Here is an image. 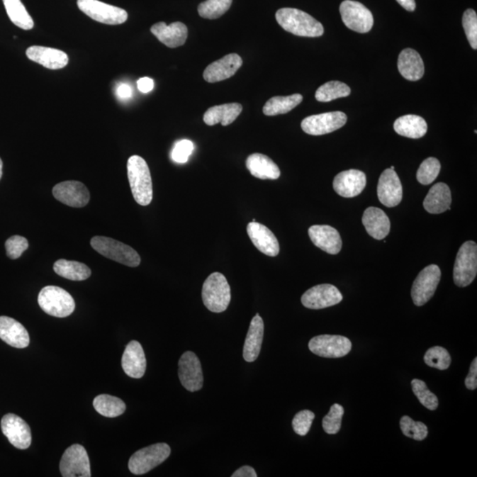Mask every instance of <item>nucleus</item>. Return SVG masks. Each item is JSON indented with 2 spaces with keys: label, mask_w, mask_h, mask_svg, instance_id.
<instances>
[{
  "label": "nucleus",
  "mask_w": 477,
  "mask_h": 477,
  "mask_svg": "<svg viewBox=\"0 0 477 477\" xmlns=\"http://www.w3.org/2000/svg\"><path fill=\"white\" fill-rule=\"evenodd\" d=\"M278 23L298 37L318 38L324 34V27L310 14L296 9H281L276 13Z\"/></svg>",
  "instance_id": "1"
},
{
  "label": "nucleus",
  "mask_w": 477,
  "mask_h": 477,
  "mask_svg": "<svg viewBox=\"0 0 477 477\" xmlns=\"http://www.w3.org/2000/svg\"><path fill=\"white\" fill-rule=\"evenodd\" d=\"M128 177L135 202L149 206L153 198L152 175L146 161L140 156H132L128 161Z\"/></svg>",
  "instance_id": "2"
},
{
  "label": "nucleus",
  "mask_w": 477,
  "mask_h": 477,
  "mask_svg": "<svg viewBox=\"0 0 477 477\" xmlns=\"http://www.w3.org/2000/svg\"><path fill=\"white\" fill-rule=\"evenodd\" d=\"M202 298L208 310L214 313L227 310L231 301V288L227 278L220 272L211 274L203 283Z\"/></svg>",
  "instance_id": "3"
},
{
  "label": "nucleus",
  "mask_w": 477,
  "mask_h": 477,
  "mask_svg": "<svg viewBox=\"0 0 477 477\" xmlns=\"http://www.w3.org/2000/svg\"><path fill=\"white\" fill-rule=\"evenodd\" d=\"M91 245L102 256L128 267H138L141 264V257L133 247L116 240L95 236L91 240Z\"/></svg>",
  "instance_id": "4"
},
{
  "label": "nucleus",
  "mask_w": 477,
  "mask_h": 477,
  "mask_svg": "<svg viewBox=\"0 0 477 477\" xmlns=\"http://www.w3.org/2000/svg\"><path fill=\"white\" fill-rule=\"evenodd\" d=\"M38 301L43 311L55 318H67L75 310L73 297L59 286H45L39 293Z\"/></svg>",
  "instance_id": "5"
},
{
  "label": "nucleus",
  "mask_w": 477,
  "mask_h": 477,
  "mask_svg": "<svg viewBox=\"0 0 477 477\" xmlns=\"http://www.w3.org/2000/svg\"><path fill=\"white\" fill-rule=\"evenodd\" d=\"M170 454L171 448L164 443H157L142 448L129 459V471L134 475H145L163 464Z\"/></svg>",
  "instance_id": "6"
},
{
  "label": "nucleus",
  "mask_w": 477,
  "mask_h": 477,
  "mask_svg": "<svg viewBox=\"0 0 477 477\" xmlns=\"http://www.w3.org/2000/svg\"><path fill=\"white\" fill-rule=\"evenodd\" d=\"M477 274V245L467 242L461 247L454 268L455 285L466 288L471 284Z\"/></svg>",
  "instance_id": "7"
},
{
  "label": "nucleus",
  "mask_w": 477,
  "mask_h": 477,
  "mask_svg": "<svg viewBox=\"0 0 477 477\" xmlns=\"http://www.w3.org/2000/svg\"><path fill=\"white\" fill-rule=\"evenodd\" d=\"M77 6L86 16L103 24L120 25L128 20L127 11L99 0H77Z\"/></svg>",
  "instance_id": "8"
},
{
  "label": "nucleus",
  "mask_w": 477,
  "mask_h": 477,
  "mask_svg": "<svg viewBox=\"0 0 477 477\" xmlns=\"http://www.w3.org/2000/svg\"><path fill=\"white\" fill-rule=\"evenodd\" d=\"M60 471L63 477H91V464L85 448L79 444L68 447L61 458Z\"/></svg>",
  "instance_id": "9"
},
{
  "label": "nucleus",
  "mask_w": 477,
  "mask_h": 477,
  "mask_svg": "<svg viewBox=\"0 0 477 477\" xmlns=\"http://www.w3.org/2000/svg\"><path fill=\"white\" fill-rule=\"evenodd\" d=\"M339 12L344 24L358 33H367L374 24L372 13L360 2L345 0L339 6Z\"/></svg>",
  "instance_id": "10"
},
{
  "label": "nucleus",
  "mask_w": 477,
  "mask_h": 477,
  "mask_svg": "<svg viewBox=\"0 0 477 477\" xmlns=\"http://www.w3.org/2000/svg\"><path fill=\"white\" fill-rule=\"evenodd\" d=\"M441 279V271L436 264L429 265L420 272L412 286L411 296L415 305L422 306L432 298Z\"/></svg>",
  "instance_id": "11"
},
{
  "label": "nucleus",
  "mask_w": 477,
  "mask_h": 477,
  "mask_svg": "<svg viewBox=\"0 0 477 477\" xmlns=\"http://www.w3.org/2000/svg\"><path fill=\"white\" fill-rule=\"evenodd\" d=\"M308 349L320 357L340 358L349 354L352 343L340 335H319L310 339Z\"/></svg>",
  "instance_id": "12"
},
{
  "label": "nucleus",
  "mask_w": 477,
  "mask_h": 477,
  "mask_svg": "<svg viewBox=\"0 0 477 477\" xmlns=\"http://www.w3.org/2000/svg\"><path fill=\"white\" fill-rule=\"evenodd\" d=\"M347 117L342 112H331L311 116L301 122V128L308 135H322L338 130L347 123Z\"/></svg>",
  "instance_id": "13"
},
{
  "label": "nucleus",
  "mask_w": 477,
  "mask_h": 477,
  "mask_svg": "<svg viewBox=\"0 0 477 477\" xmlns=\"http://www.w3.org/2000/svg\"><path fill=\"white\" fill-rule=\"evenodd\" d=\"M1 430L12 446L26 450L32 442L31 430L23 418L14 414H6L1 419Z\"/></svg>",
  "instance_id": "14"
},
{
  "label": "nucleus",
  "mask_w": 477,
  "mask_h": 477,
  "mask_svg": "<svg viewBox=\"0 0 477 477\" xmlns=\"http://www.w3.org/2000/svg\"><path fill=\"white\" fill-rule=\"evenodd\" d=\"M179 378L181 385L189 392H196L203 386L202 365L195 353L188 351L179 361Z\"/></svg>",
  "instance_id": "15"
},
{
  "label": "nucleus",
  "mask_w": 477,
  "mask_h": 477,
  "mask_svg": "<svg viewBox=\"0 0 477 477\" xmlns=\"http://www.w3.org/2000/svg\"><path fill=\"white\" fill-rule=\"evenodd\" d=\"M343 300V296L336 286L330 284H322L313 286L301 296V303L305 308L310 310H322V308L335 306Z\"/></svg>",
  "instance_id": "16"
},
{
  "label": "nucleus",
  "mask_w": 477,
  "mask_h": 477,
  "mask_svg": "<svg viewBox=\"0 0 477 477\" xmlns=\"http://www.w3.org/2000/svg\"><path fill=\"white\" fill-rule=\"evenodd\" d=\"M52 193L60 203L74 208L87 206L91 199L87 186L84 183L77 181L59 183L53 188Z\"/></svg>",
  "instance_id": "17"
},
{
  "label": "nucleus",
  "mask_w": 477,
  "mask_h": 477,
  "mask_svg": "<svg viewBox=\"0 0 477 477\" xmlns=\"http://www.w3.org/2000/svg\"><path fill=\"white\" fill-rule=\"evenodd\" d=\"M403 196V185L396 172L390 168L383 171L378 184L380 203L388 208L395 207L400 203Z\"/></svg>",
  "instance_id": "18"
},
{
  "label": "nucleus",
  "mask_w": 477,
  "mask_h": 477,
  "mask_svg": "<svg viewBox=\"0 0 477 477\" xmlns=\"http://www.w3.org/2000/svg\"><path fill=\"white\" fill-rule=\"evenodd\" d=\"M242 63V57L230 53L209 64L203 72V79L210 84L227 80L234 77Z\"/></svg>",
  "instance_id": "19"
},
{
  "label": "nucleus",
  "mask_w": 477,
  "mask_h": 477,
  "mask_svg": "<svg viewBox=\"0 0 477 477\" xmlns=\"http://www.w3.org/2000/svg\"><path fill=\"white\" fill-rule=\"evenodd\" d=\"M366 182L367 179L364 172L351 169L336 175L333 181V189L340 196L352 198L364 191Z\"/></svg>",
  "instance_id": "20"
},
{
  "label": "nucleus",
  "mask_w": 477,
  "mask_h": 477,
  "mask_svg": "<svg viewBox=\"0 0 477 477\" xmlns=\"http://www.w3.org/2000/svg\"><path fill=\"white\" fill-rule=\"evenodd\" d=\"M247 235L260 252L268 257H277L279 253V243L274 232L265 225L250 222L247 228Z\"/></svg>",
  "instance_id": "21"
},
{
  "label": "nucleus",
  "mask_w": 477,
  "mask_h": 477,
  "mask_svg": "<svg viewBox=\"0 0 477 477\" xmlns=\"http://www.w3.org/2000/svg\"><path fill=\"white\" fill-rule=\"evenodd\" d=\"M122 369L132 378H142L146 371V357L141 344L132 340L125 347L121 359Z\"/></svg>",
  "instance_id": "22"
},
{
  "label": "nucleus",
  "mask_w": 477,
  "mask_h": 477,
  "mask_svg": "<svg viewBox=\"0 0 477 477\" xmlns=\"http://www.w3.org/2000/svg\"><path fill=\"white\" fill-rule=\"evenodd\" d=\"M308 235L315 246L325 252L337 254L342 247V240L339 232L330 225H312L308 229Z\"/></svg>",
  "instance_id": "23"
},
{
  "label": "nucleus",
  "mask_w": 477,
  "mask_h": 477,
  "mask_svg": "<svg viewBox=\"0 0 477 477\" xmlns=\"http://www.w3.org/2000/svg\"><path fill=\"white\" fill-rule=\"evenodd\" d=\"M26 55L34 62L52 70L62 69L69 62L66 52L45 46H30L27 49Z\"/></svg>",
  "instance_id": "24"
},
{
  "label": "nucleus",
  "mask_w": 477,
  "mask_h": 477,
  "mask_svg": "<svg viewBox=\"0 0 477 477\" xmlns=\"http://www.w3.org/2000/svg\"><path fill=\"white\" fill-rule=\"evenodd\" d=\"M0 339L16 349H26L30 342L26 328L16 319L6 315L0 317Z\"/></svg>",
  "instance_id": "25"
},
{
  "label": "nucleus",
  "mask_w": 477,
  "mask_h": 477,
  "mask_svg": "<svg viewBox=\"0 0 477 477\" xmlns=\"http://www.w3.org/2000/svg\"><path fill=\"white\" fill-rule=\"evenodd\" d=\"M150 31L162 44L169 48H177L184 45L189 35L188 28L179 21L170 25L164 23L154 24Z\"/></svg>",
  "instance_id": "26"
},
{
  "label": "nucleus",
  "mask_w": 477,
  "mask_h": 477,
  "mask_svg": "<svg viewBox=\"0 0 477 477\" xmlns=\"http://www.w3.org/2000/svg\"><path fill=\"white\" fill-rule=\"evenodd\" d=\"M362 224L366 231L376 240H383L389 235L391 223L385 211L379 208L369 207L362 216Z\"/></svg>",
  "instance_id": "27"
},
{
  "label": "nucleus",
  "mask_w": 477,
  "mask_h": 477,
  "mask_svg": "<svg viewBox=\"0 0 477 477\" xmlns=\"http://www.w3.org/2000/svg\"><path fill=\"white\" fill-rule=\"evenodd\" d=\"M264 325L259 314L251 320L249 332L243 347V358L247 362H253L259 356L262 343H263Z\"/></svg>",
  "instance_id": "28"
},
{
  "label": "nucleus",
  "mask_w": 477,
  "mask_h": 477,
  "mask_svg": "<svg viewBox=\"0 0 477 477\" xmlns=\"http://www.w3.org/2000/svg\"><path fill=\"white\" fill-rule=\"evenodd\" d=\"M398 69L405 79L417 82L425 74V64L422 57L413 49H405L398 59Z\"/></svg>",
  "instance_id": "29"
},
{
  "label": "nucleus",
  "mask_w": 477,
  "mask_h": 477,
  "mask_svg": "<svg viewBox=\"0 0 477 477\" xmlns=\"http://www.w3.org/2000/svg\"><path fill=\"white\" fill-rule=\"evenodd\" d=\"M451 195L446 183H437L423 201V207L432 214H440L451 209Z\"/></svg>",
  "instance_id": "30"
},
{
  "label": "nucleus",
  "mask_w": 477,
  "mask_h": 477,
  "mask_svg": "<svg viewBox=\"0 0 477 477\" xmlns=\"http://www.w3.org/2000/svg\"><path fill=\"white\" fill-rule=\"evenodd\" d=\"M246 167L251 175L260 179H277L281 176L277 164L264 154H251L246 160Z\"/></svg>",
  "instance_id": "31"
},
{
  "label": "nucleus",
  "mask_w": 477,
  "mask_h": 477,
  "mask_svg": "<svg viewBox=\"0 0 477 477\" xmlns=\"http://www.w3.org/2000/svg\"><path fill=\"white\" fill-rule=\"evenodd\" d=\"M242 112V106L238 103H225V105L211 107L203 116V121L208 125L221 123L228 125L232 123Z\"/></svg>",
  "instance_id": "32"
},
{
  "label": "nucleus",
  "mask_w": 477,
  "mask_h": 477,
  "mask_svg": "<svg viewBox=\"0 0 477 477\" xmlns=\"http://www.w3.org/2000/svg\"><path fill=\"white\" fill-rule=\"evenodd\" d=\"M394 130L404 138L419 139L426 135L427 125L425 119L413 114H408L397 119L393 125Z\"/></svg>",
  "instance_id": "33"
},
{
  "label": "nucleus",
  "mask_w": 477,
  "mask_h": 477,
  "mask_svg": "<svg viewBox=\"0 0 477 477\" xmlns=\"http://www.w3.org/2000/svg\"><path fill=\"white\" fill-rule=\"evenodd\" d=\"M53 270L60 277L73 281H86L91 276V269L77 261L60 259L53 265Z\"/></svg>",
  "instance_id": "34"
},
{
  "label": "nucleus",
  "mask_w": 477,
  "mask_h": 477,
  "mask_svg": "<svg viewBox=\"0 0 477 477\" xmlns=\"http://www.w3.org/2000/svg\"><path fill=\"white\" fill-rule=\"evenodd\" d=\"M303 96L293 94L286 96H274L265 103L263 112L266 116H276L291 112L297 106L303 102Z\"/></svg>",
  "instance_id": "35"
},
{
  "label": "nucleus",
  "mask_w": 477,
  "mask_h": 477,
  "mask_svg": "<svg viewBox=\"0 0 477 477\" xmlns=\"http://www.w3.org/2000/svg\"><path fill=\"white\" fill-rule=\"evenodd\" d=\"M93 407L99 414L110 418L120 417L125 413L127 408L123 400L109 394H100L96 396L93 400Z\"/></svg>",
  "instance_id": "36"
},
{
  "label": "nucleus",
  "mask_w": 477,
  "mask_h": 477,
  "mask_svg": "<svg viewBox=\"0 0 477 477\" xmlns=\"http://www.w3.org/2000/svg\"><path fill=\"white\" fill-rule=\"evenodd\" d=\"M9 19L16 26L24 30L34 28V21L21 0H3Z\"/></svg>",
  "instance_id": "37"
},
{
  "label": "nucleus",
  "mask_w": 477,
  "mask_h": 477,
  "mask_svg": "<svg viewBox=\"0 0 477 477\" xmlns=\"http://www.w3.org/2000/svg\"><path fill=\"white\" fill-rule=\"evenodd\" d=\"M351 93L349 86L339 81L326 82L318 89L315 99L318 102L327 103L340 98H347Z\"/></svg>",
  "instance_id": "38"
},
{
  "label": "nucleus",
  "mask_w": 477,
  "mask_h": 477,
  "mask_svg": "<svg viewBox=\"0 0 477 477\" xmlns=\"http://www.w3.org/2000/svg\"><path fill=\"white\" fill-rule=\"evenodd\" d=\"M232 0H206L198 6V13L204 19L215 20L228 12Z\"/></svg>",
  "instance_id": "39"
},
{
  "label": "nucleus",
  "mask_w": 477,
  "mask_h": 477,
  "mask_svg": "<svg viewBox=\"0 0 477 477\" xmlns=\"http://www.w3.org/2000/svg\"><path fill=\"white\" fill-rule=\"evenodd\" d=\"M412 390L417 397L420 403L428 408L429 410H436L439 407V399L433 393L430 392L425 382L420 379H413L411 382Z\"/></svg>",
  "instance_id": "40"
},
{
  "label": "nucleus",
  "mask_w": 477,
  "mask_h": 477,
  "mask_svg": "<svg viewBox=\"0 0 477 477\" xmlns=\"http://www.w3.org/2000/svg\"><path fill=\"white\" fill-rule=\"evenodd\" d=\"M425 364L430 367L444 371L450 367L451 358L449 352L442 347H433L427 351Z\"/></svg>",
  "instance_id": "41"
},
{
  "label": "nucleus",
  "mask_w": 477,
  "mask_h": 477,
  "mask_svg": "<svg viewBox=\"0 0 477 477\" xmlns=\"http://www.w3.org/2000/svg\"><path fill=\"white\" fill-rule=\"evenodd\" d=\"M441 164L435 157H429L420 166L417 174V181L422 185H430L440 173Z\"/></svg>",
  "instance_id": "42"
},
{
  "label": "nucleus",
  "mask_w": 477,
  "mask_h": 477,
  "mask_svg": "<svg viewBox=\"0 0 477 477\" xmlns=\"http://www.w3.org/2000/svg\"><path fill=\"white\" fill-rule=\"evenodd\" d=\"M401 432L405 436L410 437L417 441L425 440L428 436V428L425 423L421 422H415L410 417H401L400 422Z\"/></svg>",
  "instance_id": "43"
},
{
  "label": "nucleus",
  "mask_w": 477,
  "mask_h": 477,
  "mask_svg": "<svg viewBox=\"0 0 477 477\" xmlns=\"http://www.w3.org/2000/svg\"><path fill=\"white\" fill-rule=\"evenodd\" d=\"M344 408L342 405L335 404L331 407L327 415L322 419V428L327 434H337L342 428Z\"/></svg>",
  "instance_id": "44"
},
{
  "label": "nucleus",
  "mask_w": 477,
  "mask_h": 477,
  "mask_svg": "<svg viewBox=\"0 0 477 477\" xmlns=\"http://www.w3.org/2000/svg\"><path fill=\"white\" fill-rule=\"evenodd\" d=\"M462 26H464L466 37L469 44L474 50L477 49V16L476 11L473 9L466 10L462 17Z\"/></svg>",
  "instance_id": "45"
},
{
  "label": "nucleus",
  "mask_w": 477,
  "mask_h": 477,
  "mask_svg": "<svg viewBox=\"0 0 477 477\" xmlns=\"http://www.w3.org/2000/svg\"><path fill=\"white\" fill-rule=\"evenodd\" d=\"M315 419V414L310 410L300 411L293 417L292 425L296 434L300 436H306L311 428L312 422Z\"/></svg>",
  "instance_id": "46"
},
{
  "label": "nucleus",
  "mask_w": 477,
  "mask_h": 477,
  "mask_svg": "<svg viewBox=\"0 0 477 477\" xmlns=\"http://www.w3.org/2000/svg\"><path fill=\"white\" fill-rule=\"evenodd\" d=\"M7 257L11 259H18L28 249V242L23 236L14 235L7 239L6 244Z\"/></svg>",
  "instance_id": "47"
},
{
  "label": "nucleus",
  "mask_w": 477,
  "mask_h": 477,
  "mask_svg": "<svg viewBox=\"0 0 477 477\" xmlns=\"http://www.w3.org/2000/svg\"><path fill=\"white\" fill-rule=\"evenodd\" d=\"M193 152V142L189 140H181V141L175 143L174 149L172 150V159L179 164L186 163Z\"/></svg>",
  "instance_id": "48"
},
{
  "label": "nucleus",
  "mask_w": 477,
  "mask_h": 477,
  "mask_svg": "<svg viewBox=\"0 0 477 477\" xmlns=\"http://www.w3.org/2000/svg\"><path fill=\"white\" fill-rule=\"evenodd\" d=\"M465 386L469 390H476L477 387V358L472 361L467 378L465 379Z\"/></svg>",
  "instance_id": "49"
},
{
  "label": "nucleus",
  "mask_w": 477,
  "mask_h": 477,
  "mask_svg": "<svg viewBox=\"0 0 477 477\" xmlns=\"http://www.w3.org/2000/svg\"><path fill=\"white\" fill-rule=\"evenodd\" d=\"M138 87L142 93H149L152 91L154 88V81L149 77H142L139 79L138 82Z\"/></svg>",
  "instance_id": "50"
},
{
  "label": "nucleus",
  "mask_w": 477,
  "mask_h": 477,
  "mask_svg": "<svg viewBox=\"0 0 477 477\" xmlns=\"http://www.w3.org/2000/svg\"><path fill=\"white\" fill-rule=\"evenodd\" d=\"M133 95V91L130 86L127 84H121L118 86L117 96L122 100L130 99Z\"/></svg>",
  "instance_id": "51"
},
{
  "label": "nucleus",
  "mask_w": 477,
  "mask_h": 477,
  "mask_svg": "<svg viewBox=\"0 0 477 477\" xmlns=\"http://www.w3.org/2000/svg\"><path fill=\"white\" fill-rule=\"evenodd\" d=\"M232 477H257V473L254 471L253 468L249 467V466H244L237 471H236L234 474L232 475Z\"/></svg>",
  "instance_id": "52"
},
{
  "label": "nucleus",
  "mask_w": 477,
  "mask_h": 477,
  "mask_svg": "<svg viewBox=\"0 0 477 477\" xmlns=\"http://www.w3.org/2000/svg\"><path fill=\"white\" fill-rule=\"evenodd\" d=\"M396 1L399 3L403 9L410 11V12H413L415 7H417V4H415V0H396Z\"/></svg>",
  "instance_id": "53"
},
{
  "label": "nucleus",
  "mask_w": 477,
  "mask_h": 477,
  "mask_svg": "<svg viewBox=\"0 0 477 477\" xmlns=\"http://www.w3.org/2000/svg\"><path fill=\"white\" fill-rule=\"evenodd\" d=\"M3 175V162L2 159H0V179H1Z\"/></svg>",
  "instance_id": "54"
},
{
  "label": "nucleus",
  "mask_w": 477,
  "mask_h": 477,
  "mask_svg": "<svg viewBox=\"0 0 477 477\" xmlns=\"http://www.w3.org/2000/svg\"><path fill=\"white\" fill-rule=\"evenodd\" d=\"M390 169L394 170V167H391Z\"/></svg>",
  "instance_id": "55"
}]
</instances>
